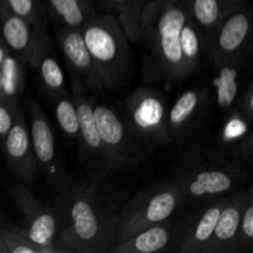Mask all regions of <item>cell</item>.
Segmentation results:
<instances>
[{
  "label": "cell",
  "instance_id": "1",
  "mask_svg": "<svg viewBox=\"0 0 253 253\" xmlns=\"http://www.w3.org/2000/svg\"><path fill=\"white\" fill-rule=\"evenodd\" d=\"M59 215L57 245L67 252L106 253L118 244V204L98 187L72 183L54 200Z\"/></svg>",
  "mask_w": 253,
  "mask_h": 253
},
{
  "label": "cell",
  "instance_id": "2",
  "mask_svg": "<svg viewBox=\"0 0 253 253\" xmlns=\"http://www.w3.org/2000/svg\"><path fill=\"white\" fill-rule=\"evenodd\" d=\"M188 1L151 0L143 7L140 44L145 52V78L170 89L187 78L180 32L189 19Z\"/></svg>",
  "mask_w": 253,
  "mask_h": 253
},
{
  "label": "cell",
  "instance_id": "3",
  "mask_svg": "<svg viewBox=\"0 0 253 253\" xmlns=\"http://www.w3.org/2000/svg\"><path fill=\"white\" fill-rule=\"evenodd\" d=\"M82 32L104 88L114 90L127 84L135 69L133 56L116 15L95 16Z\"/></svg>",
  "mask_w": 253,
  "mask_h": 253
},
{
  "label": "cell",
  "instance_id": "4",
  "mask_svg": "<svg viewBox=\"0 0 253 253\" xmlns=\"http://www.w3.org/2000/svg\"><path fill=\"white\" fill-rule=\"evenodd\" d=\"M183 203L184 195L175 178L138 192L121 209L118 244L170 219Z\"/></svg>",
  "mask_w": 253,
  "mask_h": 253
},
{
  "label": "cell",
  "instance_id": "5",
  "mask_svg": "<svg viewBox=\"0 0 253 253\" xmlns=\"http://www.w3.org/2000/svg\"><path fill=\"white\" fill-rule=\"evenodd\" d=\"M25 110L29 119L27 121L39 168L51 189L52 197L56 200L72 182L57 147L53 128L43 109L31 95L25 98Z\"/></svg>",
  "mask_w": 253,
  "mask_h": 253
},
{
  "label": "cell",
  "instance_id": "6",
  "mask_svg": "<svg viewBox=\"0 0 253 253\" xmlns=\"http://www.w3.org/2000/svg\"><path fill=\"white\" fill-rule=\"evenodd\" d=\"M101 140L110 155L115 170L136 167L148 153V145L131 128L124 115L113 108L94 103Z\"/></svg>",
  "mask_w": 253,
  "mask_h": 253
},
{
  "label": "cell",
  "instance_id": "7",
  "mask_svg": "<svg viewBox=\"0 0 253 253\" xmlns=\"http://www.w3.org/2000/svg\"><path fill=\"white\" fill-rule=\"evenodd\" d=\"M168 114L162 94L150 86L136 88L125 99L124 118L148 146L170 141Z\"/></svg>",
  "mask_w": 253,
  "mask_h": 253
},
{
  "label": "cell",
  "instance_id": "8",
  "mask_svg": "<svg viewBox=\"0 0 253 253\" xmlns=\"http://www.w3.org/2000/svg\"><path fill=\"white\" fill-rule=\"evenodd\" d=\"M244 168L229 162H200L187 168L175 179L179 183L187 200H205L234 192L246 178Z\"/></svg>",
  "mask_w": 253,
  "mask_h": 253
},
{
  "label": "cell",
  "instance_id": "9",
  "mask_svg": "<svg viewBox=\"0 0 253 253\" xmlns=\"http://www.w3.org/2000/svg\"><path fill=\"white\" fill-rule=\"evenodd\" d=\"M10 195L24 215L25 227L21 229L22 232L42 246L62 249L57 245L61 227L57 208L37 199L29 188L21 184L12 187Z\"/></svg>",
  "mask_w": 253,
  "mask_h": 253
},
{
  "label": "cell",
  "instance_id": "10",
  "mask_svg": "<svg viewBox=\"0 0 253 253\" xmlns=\"http://www.w3.org/2000/svg\"><path fill=\"white\" fill-rule=\"evenodd\" d=\"M253 36V12L246 4L227 15L210 36V57L214 64L242 58Z\"/></svg>",
  "mask_w": 253,
  "mask_h": 253
},
{
  "label": "cell",
  "instance_id": "11",
  "mask_svg": "<svg viewBox=\"0 0 253 253\" xmlns=\"http://www.w3.org/2000/svg\"><path fill=\"white\" fill-rule=\"evenodd\" d=\"M57 41L71 73L72 85L94 94L105 89L82 30L61 26L57 31Z\"/></svg>",
  "mask_w": 253,
  "mask_h": 253
},
{
  "label": "cell",
  "instance_id": "12",
  "mask_svg": "<svg viewBox=\"0 0 253 253\" xmlns=\"http://www.w3.org/2000/svg\"><path fill=\"white\" fill-rule=\"evenodd\" d=\"M26 114L20 106L16 120L2 141L5 161L10 173L16 179L34 183L40 172Z\"/></svg>",
  "mask_w": 253,
  "mask_h": 253
},
{
  "label": "cell",
  "instance_id": "13",
  "mask_svg": "<svg viewBox=\"0 0 253 253\" xmlns=\"http://www.w3.org/2000/svg\"><path fill=\"white\" fill-rule=\"evenodd\" d=\"M88 91L77 85H72V96L76 101L81 121V147L93 161L100 166V174L108 175L115 170L110 155L101 140L94 113V101L88 96Z\"/></svg>",
  "mask_w": 253,
  "mask_h": 253
},
{
  "label": "cell",
  "instance_id": "14",
  "mask_svg": "<svg viewBox=\"0 0 253 253\" xmlns=\"http://www.w3.org/2000/svg\"><path fill=\"white\" fill-rule=\"evenodd\" d=\"M247 199L249 190H239L226 198L214 234L204 253H234L239 251Z\"/></svg>",
  "mask_w": 253,
  "mask_h": 253
},
{
  "label": "cell",
  "instance_id": "15",
  "mask_svg": "<svg viewBox=\"0 0 253 253\" xmlns=\"http://www.w3.org/2000/svg\"><path fill=\"white\" fill-rule=\"evenodd\" d=\"M0 19H1L2 41L10 49L30 67L35 62L42 39L48 30L41 31L19 16L0 0Z\"/></svg>",
  "mask_w": 253,
  "mask_h": 253
},
{
  "label": "cell",
  "instance_id": "16",
  "mask_svg": "<svg viewBox=\"0 0 253 253\" xmlns=\"http://www.w3.org/2000/svg\"><path fill=\"white\" fill-rule=\"evenodd\" d=\"M226 198L207 205L193 215L183 227L177 246L173 251L178 253H204L215 231Z\"/></svg>",
  "mask_w": 253,
  "mask_h": 253
},
{
  "label": "cell",
  "instance_id": "17",
  "mask_svg": "<svg viewBox=\"0 0 253 253\" xmlns=\"http://www.w3.org/2000/svg\"><path fill=\"white\" fill-rule=\"evenodd\" d=\"M31 67L36 69L42 88L51 98V100H54L64 94H68L64 73L53 53L49 34H46L42 39L37 56Z\"/></svg>",
  "mask_w": 253,
  "mask_h": 253
},
{
  "label": "cell",
  "instance_id": "18",
  "mask_svg": "<svg viewBox=\"0 0 253 253\" xmlns=\"http://www.w3.org/2000/svg\"><path fill=\"white\" fill-rule=\"evenodd\" d=\"M26 64L1 40L0 46V99L20 101L26 81Z\"/></svg>",
  "mask_w": 253,
  "mask_h": 253
},
{
  "label": "cell",
  "instance_id": "19",
  "mask_svg": "<svg viewBox=\"0 0 253 253\" xmlns=\"http://www.w3.org/2000/svg\"><path fill=\"white\" fill-rule=\"evenodd\" d=\"M173 221L170 219L138 232L126 241L115 245L110 253H155L163 251L172 240Z\"/></svg>",
  "mask_w": 253,
  "mask_h": 253
},
{
  "label": "cell",
  "instance_id": "20",
  "mask_svg": "<svg viewBox=\"0 0 253 253\" xmlns=\"http://www.w3.org/2000/svg\"><path fill=\"white\" fill-rule=\"evenodd\" d=\"M48 15L61 26L83 30L95 15L90 0H43Z\"/></svg>",
  "mask_w": 253,
  "mask_h": 253
},
{
  "label": "cell",
  "instance_id": "21",
  "mask_svg": "<svg viewBox=\"0 0 253 253\" xmlns=\"http://www.w3.org/2000/svg\"><path fill=\"white\" fill-rule=\"evenodd\" d=\"M188 4L193 20L200 29L212 34L227 15L245 4V0H189Z\"/></svg>",
  "mask_w": 253,
  "mask_h": 253
},
{
  "label": "cell",
  "instance_id": "22",
  "mask_svg": "<svg viewBox=\"0 0 253 253\" xmlns=\"http://www.w3.org/2000/svg\"><path fill=\"white\" fill-rule=\"evenodd\" d=\"M217 68L214 78L217 105L224 110L234 106L239 95L240 78H241V58L231 59L215 64Z\"/></svg>",
  "mask_w": 253,
  "mask_h": 253
},
{
  "label": "cell",
  "instance_id": "23",
  "mask_svg": "<svg viewBox=\"0 0 253 253\" xmlns=\"http://www.w3.org/2000/svg\"><path fill=\"white\" fill-rule=\"evenodd\" d=\"M203 99L204 93L200 89H189L177 99L168 114V127L170 136L178 135L187 127L188 124L193 120L199 110Z\"/></svg>",
  "mask_w": 253,
  "mask_h": 253
},
{
  "label": "cell",
  "instance_id": "24",
  "mask_svg": "<svg viewBox=\"0 0 253 253\" xmlns=\"http://www.w3.org/2000/svg\"><path fill=\"white\" fill-rule=\"evenodd\" d=\"M1 253H63V249L46 247L37 244L22 232L20 227L2 226L0 231Z\"/></svg>",
  "mask_w": 253,
  "mask_h": 253
},
{
  "label": "cell",
  "instance_id": "25",
  "mask_svg": "<svg viewBox=\"0 0 253 253\" xmlns=\"http://www.w3.org/2000/svg\"><path fill=\"white\" fill-rule=\"evenodd\" d=\"M52 101H53L54 116L62 132L68 138L77 141L81 145V121L73 96L64 94Z\"/></svg>",
  "mask_w": 253,
  "mask_h": 253
},
{
  "label": "cell",
  "instance_id": "26",
  "mask_svg": "<svg viewBox=\"0 0 253 253\" xmlns=\"http://www.w3.org/2000/svg\"><path fill=\"white\" fill-rule=\"evenodd\" d=\"M202 46L199 25L193 20L192 16H189L180 32V49L187 77H189L199 64Z\"/></svg>",
  "mask_w": 253,
  "mask_h": 253
},
{
  "label": "cell",
  "instance_id": "27",
  "mask_svg": "<svg viewBox=\"0 0 253 253\" xmlns=\"http://www.w3.org/2000/svg\"><path fill=\"white\" fill-rule=\"evenodd\" d=\"M12 12L34 25L36 29L46 31L48 26V11L43 0H1Z\"/></svg>",
  "mask_w": 253,
  "mask_h": 253
},
{
  "label": "cell",
  "instance_id": "28",
  "mask_svg": "<svg viewBox=\"0 0 253 253\" xmlns=\"http://www.w3.org/2000/svg\"><path fill=\"white\" fill-rule=\"evenodd\" d=\"M247 190H249V199L242 220L239 251H246L253 247V185Z\"/></svg>",
  "mask_w": 253,
  "mask_h": 253
},
{
  "label": "cell",
  "instance_id": "29",
  "mask_svg": "<svg viewBox=\"0 0 253 253\" xmlns=\"http://www.w3.org/2000/svg\"><path fill=\"white\" fill-rule=\"evenodd\" d=\"M20 101H9L0 99V137L4 140L16 120Z\"/></svg>",
  "mask_w": 253,
  "mask_h": 253
},
{
  "label": "cell",
  "instance_id": "30",
  "mask_svg": "<svg viewBox=\"0 0 253 253\" xmlns=\"http://www.w3.org/2000/svg\"><path fill=\"white\" fill-rule=\"evenodd\" d=\"M241 110L247 119L253 120V81L242 96Z\"/></svg>",
  "mask_w": 253,
  "mask_h": 253
},
{
  "label": "cell",
  "instance_id": "31",
  "mask_svg": "<svg viewBox=\"0 0 253 253\" xmlns=\"http://www.w3.org/2000/svg\"><path fill=\"white\" fill-rule=\"evenodd\" d=\"M239 153L245 161L253 163V132L250 133L239 146Z\"/></svg>",
  "mask_w": 253,
  "mask_h": 253
},
{
  "label": "cell",
  "instance_id": "32",
  "mask_svg": "<svg viewBox=\"0 0 253 253\" xmlns=\"http://www.w3.org/2000/svg\"><path fill=\"white\" fill-rule=\"evenodd\" d=\"M133 1H136V0H101V5H103L104 9H108L116 12L121 7L126 6V5Z\"/></svg>",
  "mask_w": 253,
  "mask_h": 253
}]
</instances>
